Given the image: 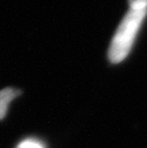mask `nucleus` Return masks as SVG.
I'll return each mask as SVG.
<instances>
[{
    "instance_id": "obj_1",
    "label": "nucleus",
    "mask_w": 147,
    "mask_h": 148,
    "mask_svg": "<svg viewBox=\"0 0 147 148\" xmlns=\"http://www.w3.org/2000/svg\"><path fill=\"white\" fill-rule=\"evenodd\" d=\"M147 14V8H130L118 25L108 51L112 63H120L129 55L137 34Z\"/></svg>"
},
{
    "instance_id": "obj_2",
    "label": "nucleus",
    "mask_w": 147,
    "mask_h": 148,
    "mask_svg": "<svg viewBox=\"0 0 147 148\" xmlns=\"http://www.w3.org/2000/svg\"><path fill=\"white\" fill-rule=\"evenodd\" d=\"M20 94L21 91L14 89V88H5V89L0 91V119L5 118L9 104L12 99H14Z\"/></svg>"
},
{
    "instance_id": "obj_3",
    "label": "nucleus",
    "mask_w": 147,
    "mask_h": 148,
    "mask_svg": "<svg viewBox=\"0 0 147 148\" xmlns=\"http://www.w3.org/2000/svg\"><path fill=\"white\" fill-rule=\"evenodd\" d=\"M16 148H45L41 141L36 138H26L18 144Z\"/></svg>"
},
{
    "instance_id": "obj_4",
    "label": "nucleus",
    "mask_w": 147,
    "mask_h": 148,
    "mask_svg": "<svg viewBox=\"0 0 147 148\" xmlns=\"http://www.w3.org/2000/svg\"><path fill=\"white\" fill-rule=\"evenodd\" d=\"M130 8H147V0H128Z\"/></svg>"
}]
</instances>
